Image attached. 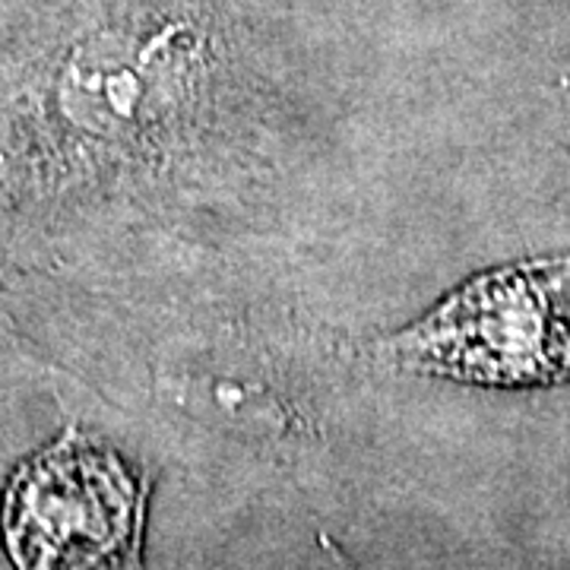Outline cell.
Returning <instances> with one entry per match:
<instances>
[{
    "label": "cell",
    "instance_id": "cell-1",
    "mask_svg": "<svg viewBox=\"0 0 570 570\" xmlns=\"http://www.w3.org/2000/svg\"><path fill=\"white\" fill-rule=\"evenodd\" d=\"M412 374L489 387L554 384L570 377V254L504 266L453 292L384 343Z\"/></svg>",
    "mask_w": 570,
    "mask_h": 570
},
{
    "label": "cell",
    "instance_id": "cell-2",
    "mask_svg": "<svg viewBox=\"0 0 570 570\" xmlns=\"http://www.w3.org/2000/svg\"><path fill=\"white\" fill-rule=\"evenodd\" d=\"M142 517L146 489L121 456L67 434L10 479L0 532L17 568H127Z\"/></svg>",
    "mask_w": 570,
    "mask_h": 570
}]
</instances>
